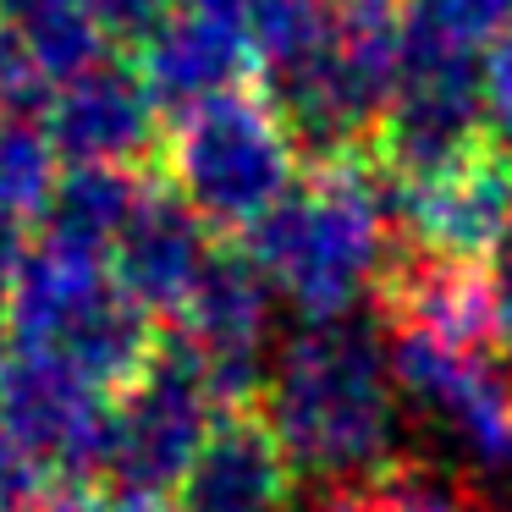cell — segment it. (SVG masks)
Segmentation results:
<instances>
[{
  "label": "cell",
  "mask_w": 512,
  "mask_h": 512,
  "mask_svg": "<svg viewBox=\"0 0 512 512\" xmlns=\"http://www.w3.org/2000/svg\"><path fill=\"white\" fill-rule=\"evenodd\" d=\"M501 254H512V215H507V243H501Z\"/></svg>",
  "instance_id": "obj_30"
},
{
  "label": "cell",
  "mask_w": 512,
  "mask_h": 512,
  "mask_svg": "<svg viewBox=\"0 0 512 512\" xmlns=\"http://www.w3.org/2000/svg\"><path fill=\"white\" fill-rule=\"evenodd\" d=\"M386 325L419 331L457 353L496 358V265L463 254L402 248L380 281Z\"/></svg>",
  "instance_id": "obj_11"
},
{
  "label": "cell",
  "mask_w": 512,
  "mask_h": 512,
  "mask_svg": "<svg viewBox=\"0 0 512 512\" xmlns=\"http://www.w3.org/2000/svg\"><path fill=\"white\" fill-rule=\"evenodd\" d=\"M336 17H369V12H397L391 0H325Z\"/></svg>",
  "instance_id": "obj_28"
},
{
  "label": "cell",
  "mask_w": 512,
  "mask_h": 512,
  "mask_svg": "<svg viewBox=\"0 0 512 512\" xmlns=\"http://www.w3.org/2000/svg\"><path fill=\"white\" fill-rule=\"evenodd\" d=\"M314 512H479V490L435 463H386L375 474L336 479Z\"/></svg>",
  "instance_id": "obj_18"
},
{
  "label": "cell",
  "mask_w": 512,
  "mask_h": 512,
  "mask_svg": "<svg viewBox=\"0 0 512 512\" xmlns=\"http://www.w3.org/2000/svg\"><path fill=\"white\" fill-rule=\"evenodd\" d=\"M210 226L177 199V188H149L133 221L116 232L111 243V281L149 314V320H171L182 314L193 281L210 265Z\"/></svg>",
  "instance_id": "obj_12"
},
{
  "label": "cell",
  "mask_w": 512,
  "mask_h": 512,
  "mask_svg": "<svg viewBox=\"0 0 512 512\" xmlns=\"http://www.w3.org/2000/svg\"><path fill=\"white\" fill-rule=\"evenodd\" d=\"M397 78H402V23L397 12H369V17H336L331 39L303 67L270 78L265 94L281 111L287 133L298 138V149L314 155V166H320V160L369 155L380 116L397 94Z\"/></svg>",
  "instance_id": "obj_4"
},
{
  "label": "cell",
  "mask_w": 512,
  "mask_h": 512,
  "mask_svg": "<svg viewBox=\"0 0 512 512\" xmlns=\"http://www.w3.org/2000/svg\"><path fill=\"white\" fill-rule=\"evenodd\" d=\"M479 94H485V149L512 160V34L485 56Z\"/></svg>",
  "instance_id": "obj_22"
},
{
  "label": "cell",
  "mask_w": 512,
  "mask_h": 512,
  "mask_svg": "<svg viewBox=\"0 0 512 512\" xmlns=\"http://www.w3.org/2000/svg\"><path fill=\"white\" fill-rule=\"evenodd\" d=\"M270 314L276 287L248 254H210L204 276L182 303V347L204 375L221 413H254L270 375Z\"/></svg>",
  "instance_id": "obj_6"
},
{
  "label": "cell",
  "mask_w": 512,
  "mask_h": 512,
  "mask_svg": "<svg viewBox=\"0 0 512 512\" xmlns=\"http://www.w3.org/2000/svg\"><path fill=\"white\" fill-rule=\"evenodd\" d=\"M45 133L67 166H138L160 149V105L138 67L105 56L45 100Z\"/></svg>",
  "instance_id": "obj_10"
},
{
  "label": "cell",
  "mask_w": 512,
  "mask_h": 512,
  "mask_svg": "<svg viewBox=\"0 0 512 512\" xmlns=\"http://www.w3.org/2000/svg\"><path fill=\"white\" fill-rule=\"evenodd\" d=\"M221 408L204 391V375L193 353L177 342H155V358L144 375L122 391L111 408V446H105V479L116 490H144V496H171L199 457L204 435L215 430Z\"/></svg>",
  "instance_id": "obj_5"
},
{
  "label": "cell",
  "mask_w": 512,
  "mask_h": 512,
  "mask_svg": "<svg viewBox=\"0 0 512 512\" xmlns=\"http://www.w3.org/2000/svg\"><path fill=\"white\" fill-rule=\"evenodd\" d=\"M0 430L50 474V485H100L111 408L105 391L50 353L17 347L0 369Z\"/></svg>",
  "instance_id": "obj_7"
},
{
  "label": "cell",
  "mask_w": 512,
  "mask_h": 512,
  "mask_svg": "<svg viewBox=\"0 0 512 512\" xmlns=\"http://www.w3.org/2000/svg\"><path fill=\"white\" fill-rule=\"evenodd\" d=\"M485 61H446V56H402V78L391 94L380 133L369 144L386 177L419 182L463 166L485 149V94H479Z\"/></svg>",
  "instance_id": "obj_8"
},
{
  "label": "cell",
  "mask_w": 512,
  "mask_h": 512,
  "mask_svg": "<svg viewBox=\"0 0 512 512\" xmlns=\"http://www.w3.org/2000/svg\"><path fill=\"white\" fill-rule=\"evenodd\" d=\"M397 402L402 397L375 325L325 320L303 325L270 353L254 413L276 435L292 474L336 485L391 463L402 419Z\"/></svg>",
  "instance_id": "obj_1"
},
{
  "label": "cell",
  "mask_w": 512,
  "mask_h": 512,
  "mask_svg": "<svg viewBox=\"0 0 512 512\" xmlns=\"http://www.w3.org/2000/svg\"><path fill=\"white\" fill-rule=\"evenodd\" d=\"M182 6H193V12H215V17H232V23H243L254 0H182Z\"/></svg>",
  "instance_id": "obj_27"
},
{
  "label": "cell",
  "mask_w": 512,
  "mask_h": 512,
  "mask_svg": "<svg viewBox=\"0 0 512 512\" xmlns=\"http://www.w3.org/2000/svg\"><path fill=\"white\" fill-rule=\"evenodd\" d=\"M397 23L402 56L485 61L512 34V0H408Z\"/></svg>",
  "instance_id": "obj_19"
},
{
  "label": "cell",
  "mask_w": 512,
  "mask_h": 512,
  "mask_svg": "<svg viewBox=\"0 0 512 512\" xmlns=\"http://www.w3.org/2000/svg\"><path fill=\"white\" fill-rule=\"evenodd\" d=\"M0 28L23 56V67L45 83V94L100 67L105 45H111L89 0H0Z\"/></svg>",
  "instance_id": "obj_16"
},
{
  "label": "cell",
  "mask_w": 512,
  "mask_h": 512,
  "mask_svg": "<svg viewBox=\"0 0 512 512\" xmlns=\"http://www.w3.org/2000/svg\"><path fill=\"white\" fill-rule=\"evenodd\" d=\"M380 171V166H375ZM391 210V232L408 248L430 254H463V259H490L507 243V215H512V160L479 149L474 160L441 171V177L397 182L380 171Z\"/></svg>",
  "instance_id": "obj_9"
},
{
  "label": "cell",
  "mask_w": 512,
  "mask_h": 512,
  "mask_svg": "<svg viewBox=\"0 0 512 512\" xmlns=\"http://www.w3.org/2000/svg\"><path fill=\"white\" fill-rule=\"evenodd\" d=\"M116 292L111 259L100 248L67 243V237H39L23 248L12 281L0 292V309L12 325V342L28 353H56L72 331L83 325V314L100 309Z\"/></svg>",
  "instance_id": "obj_14"
},
{
  "label": "cell",
  "mask_w": 512,
  "mask_h": 512,
  "mask_svg": "<svg viewBox=\"0 0 512 512\" xmlns=\"http://www.w3.org/2000/svg\"><path fill=\"white\" fill-rule=\"evenodd\" d=\"M89 6L111 39H144L171 12V0H89Z\"/></svg>",
  "instance_id": "obj_24"
},
{
  "label": "cell",
  "mask_w": 512,
  "mask_h": 512,
  "mask_svg": "<svg viewBox=\"0 0 512 512\" xmlns=\"http://www.w3.org/2000/svg\"><path fill=\"white\" fill-rule=\"evenodd\" d=\"M391 210L369 155L320 160L287 188V199L243 232V254L265 270L276 298L303 325L347 320L391 270Z\"/></svg>",
  "instance_id": "obj_2"
},
{
  "label": "cell",
  "mask_w": 512,
  "mask_h": 512,
  "mask_svg": "<svg viewBox=\"0 0 512 512\" xmlns=\"http://www.w3.org/2000/svg\"><path fill=\"white\" fill-rule=\"evenodd\" d=\"M243 28H248V45H254V67L265 72V83H270V78H281V72L303 67V61L331 39L336 12L325 0H254Z\"/></svg>",
  "instance_id": "obj_21"
},
{
  "label": "cell",
  "mask_w": 512,
  "mask_h": 512,
  "mask_svg": "<svg viewBox=\"0 0 512 512\" xmlns=\"http://www.w3.org/2000/svg\"><path fill=\"white\" fill-rule=\"evenodd\" d=\"M496 364L512 369V254L496 265Z\"/></svg>",
  "instance_id": "obj_25"
},
{
  "label": "cell",
  "mask_w": 512,
  "mask_h": 512,
  "mask_svg": "<svg viewBox=\"0 0 512 512\" xmlns=\"http://www.w3.org/2000/svg\"><path fill=\"white\" fill-rule=\"evenodd\" d=\"M61 155L39 111H0V210L17 221H39L56 193Z\"/></svg>",
  "instance_id": "obj_20"
},
{
  "label": "cell",
  "mask_w": 512,
  "mask_h": 512,
  "mask_svg": "<svg viewBox=\"0 0 512 512\" xmlns=\"http://www.w3.org/2000/svg\"><path fill=\"white\" fill-rule=\"evenodd\" d=\"M133 67L144 78L149 100L160 105V116H182L215 94L243 89V78L254 72V45H248V28L232 17L182 6L138 39Z\"/></svg>",
  "instance_id": "obj_13"
},
{
  "label": "cell",
  "mask_w": 512,
  "mask_h": 512,
  "mask_svg": "<svg viewBox=\"0 0 512 512\" xmlns=\"http://www.w3.org/2000/svg\"><path fill=\"white\" fill-rule=\"evenodd\" d=\"M23 221H17L12 210H0V292H6V281H12L17 259H23Z\"/></svg>",
  "instance_id": "obj_26"
},
{
  "label": "cell",
  "mask_w": 512,
  "mask_h": 512,
  "mask_svg": "<svg viewBox=\"0 0 512 512\" xmlns=\"http://www.w3.org/2000/svg\"><path fill=\"white\" fill-rule=\"evenodd\" d=\"M166 177L210 232H254L298 182L303 149L270 94L232 89L171 122Z\"/></svg>",
  "instance_id": "obj_3"
},
{
  "label": "cell",
  "mask_w": 512,
  "mask_h": 512,
  "mask_svg": "<svg viewBox=\"0 0 512 512\" xmlns=\"http://www.w3.org/2000/svg\"><path fill=\"white\" fill-rule=\"evenodd\" d=\"M144 193H149V182L138 177V166H67L56 177V193H50L39 221H45L50 237H67V243L111 254L116 232L133 221Z\"/></svg>",
  "instance_id": "obj_17"
},
{
  "label": "cell",
  "mask_w": 512,
  "mask_h": 512,
  "mask_svg": "<svg viewBox=\"0 0 512 512\" xmlns=\"http://www.w3.org/2000/svg\"><path fill=\"white\" fill-rule=\"evenodd\" d=\"M39 512H177L166 496H144V490H116V485H61Z\"/></svg>",
  "instance_id": "obj_23"
},
{
  "label": "cell",
  "mask_w": 512,
  "mask_h": 512,
  "mask_svg": "<svg viewBox=\"0 0 512 512\" xmlns=\"http://www.w3.org/2000/svg\"><path fill=\"white\" fill-rule=\"evenodd\" d=\"M292 463L259 413H221L177 485V512H287Z\"/></svg>",
  "instance_id": "obj_15"
},
{
  "label": "cell",
  "mask_w": 512,
  "mask_h": 512,
  "mask_svg": "<svg viewBox=\"0 0 512 512\" xmlns=\"http://www.w3.org/2000/svg\"><path fill=\"white\" fill-rule=\"evenodd\" d=\"M6 358H12V325H6V309H0V369H6Z\"/></svg>",
  "instance_id": "obj_29"
}]
</instances>
